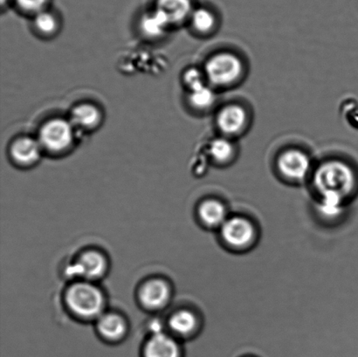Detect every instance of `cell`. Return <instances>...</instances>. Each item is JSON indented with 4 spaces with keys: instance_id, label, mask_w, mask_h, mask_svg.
<instances>
[{
    "instance_id": "6da1fadb",
    "label": "cell",
    "mask_w": 358,
    "mask_h": 357,
    "mask_svg": "<svg viewBox=\"0 0 358 357\" xmlns=\"http://www.w3.org/2000/svg\"><path fill=\"white\" fill-rule=\"evenodd\" d=\"M308 185L315 198L350 204L358 194V173L345 161L326 160L314 168Z\"/></svg>"
},
{
    "instance_id": "7a4b0ae2",
    "label": "cell",
    "mask_w": 358,
    "mask_h": 357,
    "mask_svg": "<svg viewBox=\"0 0 358 357\" xmlns=\"http://www.w3.org/2000/svg\"><path fill=\"white\" fill-rule=\"evenodd\" d=\"M207 82L213 89H227L241 82L245 75V64L231 52H220L207 59L203 68Z\"/></svg>"
},
{
    "instance_id": "3957f363",
    "label": "cell",
    "mask_w": 358,
    "mask_h": 357,
    "mask_svg": "<svg viewBox=\"0 0 358 357\" xmlns=\"http://www.w3.org/2000/svg\"><path fill=\"white\" fill-rule=\"evenodd\" d=\"M217 234L224 246L235 252L250 249L258 240V228L254 220L242 214H231Z\"/></svg>"
},
{
    "instance_id": "277c9868",
    "label": "cell",
    "mask_w": 358,
    "mask_h": 357,
    "mask_svg": "<svg viewBox=\"0 0 358 357\" xmlns=\"http://www.w3.org/2000/svg\"><path fill=\"white\" fill-rule=\"evenodd\" d=\"M314 168L310 155L299 149L284 150L275 162L279 180L292 185L308 184Z\"/></svg>"
},
{
    "instance_id": "5b68a950",
    "label": "cell",
    "mask_w": 358,
    "mask_h": 357,
    "mask_svg": "<svg viewBox=\"0 0 358 357\" xmlns=\"http://www.w3.org/2000/svg\"><path fill=\"white\" fill-rule=\"evenodd\" d=\"M66 298L72 312L80 317H98L103 313L105 303L103 293L89 282L73 284L66 293Z\"/></svg>"
},
{
    "instance_id": "8992f818",
    "label": "cell",
    "mask_w": 358,
    "mask_h": 357,
    "mask_svg": "<svg viewBox=\"0 0 358 357\" xmlns=\"http://www.w3.org/2000/svg\"><path fill=\"white\" fill-rule=\"evenodd\" d=\"M75 127L71 122L62 118L49 120L42 126L38 132V142L42 149L48 152L61 154L73 145L75 139Z\"/></svg>"
},
{
    "instance_id": "52a82bcc",
    "label": "cell",
    "mask_w": 358,
    "mask_h": 357,
    "mask_svg": "<svg viewBox=\"0 0 358 357\" xmlns=\"http://www.w3.org/2000/svg\"><path fill=\"white\" fill-rule=\"evenodd\" d=\"M250 117L244 106L238 103L224 105L217 112L216 126L221 136L231 139L247 131Z\"/></svg>"
},
{
    "instance_id": "ba28073f",
    "label": "cell",
    "mask_w": 358,
    "mask_h": 357,
    "mask_svg": "<svg viewBox=\"0 0 358 357\" xmlns=\"http://www.w3.org/2000/svg\"><path fill=\"white\" fill-rule=\"evenodd\" d=\"M195 215L200 225L217 232L231 216V212L223 199L217 196H209L198 203Z\"/></svg>"
},
{
    "instance_id": "9c48e42d",
    "label": "cell",
    "mask_w": 358,
    "mask_h": 357,
    "mask_svg": "<svg viewBox=\"0 0 358 357\" xmlns=\"http://www.w3.org/2000/svg\"><path fill=\"white\" fill-rule=\"evenodd\" d=\"M107 262L103 255L96 252H87L79 260L70 265L68 274L71 277L96 279L106 272Z\"/></svg>"
},
{
    "instance_id": "30bf717a",
    "label": "cell",
    "mask_w": 358,
    "mask_h": 357,
    "mask_svg": "<svg viewBox=\"0 0 358 357\" xmlns=\"http://www.w3.org/2000/svg\"><path fill=\"white\" fill-rule=\"evenodd\" d=\"M42 147L38 140L30 136L17 138L10 147V155L17 164L31 166L41 159Z\"/></svg>"
},
{
    "instance_id": "8fae6325",
    "label": "cell",
    "mask_w": 358,
    "mask_h": 357,
    "mask_svg": "<svg viewBox=\"0 0 358 357\" xmlns=\"http://www.w3.org/2000/svg\"><path fill=\"white\" fill-rule=\"evenodd\" d=\"M143 357H182V351L175 339L159 332L147 342Z\"/></svg>"
},
{
    "instance_id": "7c38bea8",
    "label": "cell",
    "mask_w": 358,
    "mask_h": 357,
    "mask_svg": "<svg viewBox=\"0 0 358 357\" xmlns=\"http://www.w3.org/2000/svg\"><path fill=\"white\" fill-rule=\"evenodd\" d=\"M202 321L199 314L191 309H180L171 316L169 326L175 335L189 338L200 330Z\"/></svg>"
},
{
    "instance_id": "4fadbf2b",
    "label": "cell",
    "mask_w": 358,
    "mask_h": 357,
    "mask_svg": "<svg viewBox=\"0 0 358 357\" xmlns=\"http://www.w3.org/2000/svg\"><path fill=\"white\" fill-rule=\"evenodd\" d=\"M237 147L234 139L220 136L213 138L208 146L210 159L217 166H230L237 156Z\"/></svg>"
},
{
    "instance_id": "5bb4252c",
    "label": "cell",
    "mask_w": 358,
    "mask_h": 357,
    "mask_svg": "<svg viewBox=\"0 0 358 357\" xmlns=\"http://www.w3.org/2000/svg\"><path fill=\"white\" fill-rule=\"evenodd\" d=\"M170 288L160 279H154L146 283L140 292V299L145 307L150 309L163 307L170 299Z\"/></svg>"
},
{
    "instance_id": "9a60e30c",
    "label": "cell",
    "mask_w": 358,
    "mask_h": 357,
    "mask_svg": "<svg viewBox=\"0 0 358 357\" xmlns=\"http://www.w3.org/2000/svg\"><path fill=\"white\" fill-rule=\"evenodd\" d=\"M156 10L166 17L170 26L189 20L193 12L189 0H157Z\"/></svg>"
},
{
    "instance_id": "2e32d148",
    "label": "cell",
    "mask_w": 358,
    "mask_h": 357,
    "mask_svg": "<svg viewBox=\"0 0 358 357\" xmlns=\"http://www.w3.org/2000/svg\"><path fill=\"white\" fill-rule=\"evenodd\" d=\"M103 115L96 105L80 103L73 108L70 122L73 127L91 131L100 125Z\"/></svg>"
},
{
    "instance_id": "e0dca14e",
    "label": "cell",
    "mask_w": 358,
    "mask_h": 357,
    "mask_svg": "<svg viewBox=\"0 0 358 357\" xmlns=\"http://www.w3.org/2000/svg\"><path fill=\"white\" fill-rule=\"evenodd\" d=\"M98 330L108 340H118L124 337L126 324L122 317L115 314H106L100 316Z\"/></svg>"
},
{
    "instance_id": "ac0fdd59",
    "label": "cell",
    "mask_w": 358,
    "mask_h": 357,
    "mask_svg": "<svg viewBox=\"0 0 358 357\" xmlns=\"http://www.w3.org/2000/svg\"><path fill=\"white\" fill-rule=\"evenodd\" d=\"M217 101V94L209 84L200 89L189 91L188 103L193 110L205 112L212 110Z\"/></svg>"
},
{
    "instance_id": "d6986e66",
    "label": "cell",
    "mask_w": 358,
    "mask_h": 357,
    "mask_svg": "<svg viewBox=\"0 0 358 357\" xmlns=\"http://www.w3.org/2000/svg\"><path fill=\"white\" fill-rule=\"evenodd\" d=\"M189 21L193 30L200 35L212 34L217 28L216 15L209 9L193 10Z\"/></svg>"
},
{
    "instance_id": "ffe728a7",
    "label": "cell",
    "mask_w": 358,
    "mask_h": 357,
    "mask_svg": "<svg viewBox=\"0 0 358 357\" xmlns=\"http://www.w3.org/2000/svg\"><path fill=\"white\" fill-rule=\"evenodd\" d=\"M170 27L169 23L159 10H155L150 14L142 17L140 22V28L143 34L148 38H160L164 34V31Z\"/></svg>"
},
{
    "instance_id": "44dd1931",
    "label": "cell",
    "mask_w": 358,
    "mask_h": 357,
    "mask_svg": "<svg viewBox=\"0 0 358 357\" xmlns=\"http://www.w3.org/2000/svg\"><path fill=\"white\" fill-rule=\"evenodd\" d=\"M34 27L38 34L44 36H52L59 29L58 20L54 14L42 10L35 15Z\"/></svg>"
},
{
    "instance_id": "7402d4cb",
    "label": "cell",
    "mask_w": 358,
    "mask_h": 357,
    "mask_svg": "<svg viewBox=\"0 0 358 357\" xmlns=\"http://www.w3.org/2000/svg\"><path fill=\"white\" fill-rule=\"evenodd\" d=\"M182 80H184L185 85L187 87L189 92L200 89V87L208 84L203 70L196 68H189L186 70L184 75H182Z\"/></svg>"
},
{
    "instance_id": "603a6c76",
    "label": "cell",
    "mask_w": 358,
    "mask_h": 357,
    "mask_svg": "<svg viewBox=\"0 0 358 357\" xmlns=\"http://www.w3.org/2000/svg\"><path fill=\"white\" fill-rule=\"evenodd\" d=\"M20 10L27 13H34L35 15L44 10L48 0H15Z\"/></svg>"
},
{
    "instance_id": "cb8c5ba5",
    "label": "cell",
    "mask_w": 358,
    "mask_h": 357,
    "mask_svg": "<svg viewBox=\"0 0 358 357\" xmlns=\"http://www.w3.org/2000/svg\"><path fill=\"white\" fill-rule=\"evenodd\" d=\"M243 357H257V356H245Z\"/></svg>"
}]
</instances>
